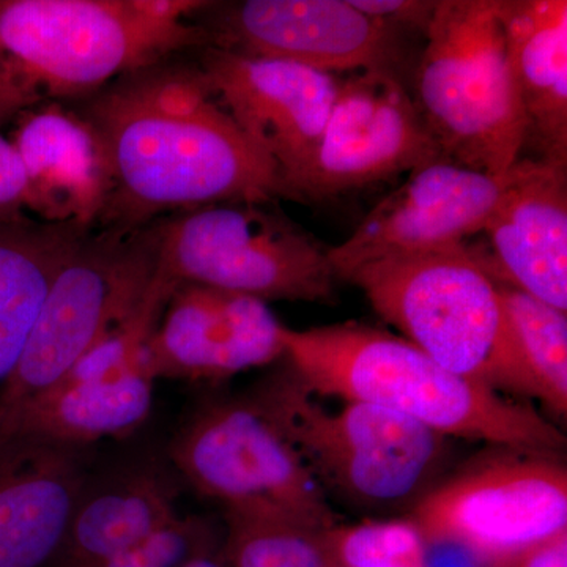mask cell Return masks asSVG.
<instances>
[{"label": "cell", "mask_w": 567, "mask_h": 567, "mask_svg": "<svg viewBox=\"0 0 567 567\" xmlns=\"http://www.w3.org/2000/svg\"><path fill=\"white\" fill-rule=\"evenodd\" d=\"M66 106L91 123L110 158L114 186L100 229H140L204 205L292 199L194 52L130 71Z\"/></svg>", "instance_id": "1"}, {"label": "cell", "mask_w": 567, "mask_h": 567, "mask_svg": "<svg viewBox=\"0 0 567 567\" xmlns=\"http://www.w3.org/2000/svg\"><path fill=\"white\" fill-rule=\"evenodd\" d=\"M203 0H0V130L122 74L210 47Z\"/></svg>", "instance_id": "2"}, {"label": "cell", "mask_w": 567, "mask_h": 567, "mask_svg": "<svg viewBox=\"0 0 567 567\" xmlns=\"http://www.w3.org/2000/svg\"><path fill=\"white\" fill-rule=\"evenodd\" d=\"M284 350L293 374L316 398L380 406L446 439L565 451V434L528 402L453 374L412 342L379 328L354 322L284 327Z\"/></svg>", "instance_id": "3"}, {"label": "cell", "mask_w": 567, "mask_h": 567, "mask_svg": "<svg viewBox=\"0 0 567 567\" xmlns=\"http://www.w3.org/2000/svg\"><path fill=\"white\" fill-rule=\"evenodd\" d=\"M344 281L442 368L503 394L536 399L498 281L465 245L382 257Z\"/></svg>", "instance_id": "4"}, {"label": "cell", "mask_w": 567, "mask_h": 567, "mask_svg": "<svg viewBox=\"0 0 567 567\" xmlns=\"http://www.w3.org/2000/svg\"><path fill=\"white\" fill-rule=\"evenodd\" d=\"M256 395L328 499L369 513L413 511L445 477L450 439L410 417L363 402L331 412L290 368Z\"/></svg>", "instance_id": "5"}, {"label": "cell", "mask_w": 567, "mask_h": 567, "mask_svg": "<svg viewBox=\"0 0 567 567\" xmlns=\"http://www.w3.org/2000/svg\"><path fill=\"white\" fill-rule=\"evenodd\" d=\"M412 96L443 159L491 175H505L520 159L527 123L496 0H439Z\"/></svg>", "instance_id": "6"}, {"label": "cell", "mask_w": 567, "mask_h": 567, "mask_svg": "<svg viewBox=\"0 0 567 567\" xmlns=\"http://www.w3.org/2000/svg\"><path fill=\"white\" fill-rule=\"evenodd\" d=\"M158 267L173 281L265 301L333 303L336 274L320 245L275 203H223L156 219Z\"/></svg>", "instance_id": "7"}, {"label": "cell", "mask_w": 567, "mask_h": 567, "mask_svg": "<svg viewBox=\"0 0 567 567\" xmlns=\"http://www.w3.org/2000/svg\"><path fill=\"white\" fill-rule=\"evenodd\" d=\"M158 244L155 221L132 230L95 227L82 238L55 275L20 360L0 388V427L137 311L158 275Z\"/></svg>", "instance_id": "8"}, {"label": "cell", "mask_w": 567, "mask_h": 567, "mask_svg": "<svg viewBox=\"0 0 567 567\" xmlns=\"http://www.w3.org/2000/svg\"><path fill=\"white\" fill-rule=\"evenodd\" d=\"M183 480L226 517L324 532L339 524L330 499L257 395L205 405L169 447Z\"/></svg>", "instance_id": "9"}, {"label": "cell", "mask_w": 567, "mask_h": 567, "mask_svg": "<svg viewBox=\"0 0 567 567\" xmlns=\"http://www.w3.org/2000/svg\"><path fill=\"white\" fill-rule=\"evenodd\" d=\"M427 547L461 548L483 566L567 528L561 454L495 447L458 468L412 511Z\"/></svg>", "instance_id": "10"}, {"label": "cell", "mask_w": 567, "mask_h": 567, "mask_svg": "<svg viewBox=\"0 0 567 567\" xmlns=\"http://www.w3.org/2000/svg\"><path fill=\"white\" fill-rule=\"evenodd\" d=\"M193 21L218 50L334 76L380 71L402 81L410 58L404 29L361 13L347 0L208 2Z\"/></svg>", "instance_id": "11"}, {"label": "cell", "mask_w": 567, "mask_h": 567, "mask_svg": "<svg viewBox=\"0 0 567 567\" xmlns=\"http://www.w3.org/2000/svg\"><path fill=\"white\" fill-rule=\"evenodd\" d=\"M442 153L404 81L363 71L341 80L311 162L292 186L300 203L330 199L417 169Z\"/></svg>", "instance_id": "12"}, {"label": "cell", "mask_w": 567, "mask_h": 567, "mask_svg": "<svg viewBox=\"0 0 567 567\" xmlns=\"http://www.w3.org/2000/svg\"><path fill=\"white\" fill-rule=\"evenodd\" d=\"M213 92L249 141L292 186L315 155L341 80L287 61L207 47L194 51Z\"/></svg>", "instance_id": "13"}, {"label": "cell", "mask_w": 567, "mask_h": 567, "mask_svg": "<svg viewBox=\"0 0 567 567\" xmlns=\"http://www.w3.org/2000/svg\"><path fill=\"white\" fill-rule=\"evenodd\" d=\"M506 174L480 173L447 159L412 171L346 241L328 248L336 278L344 281L354 268L382 257L465 245L486 227Z\"/></svg>", "instance_id": "14"}, {"label": "cell", "mask_w": 567, "mask_h": 567, "mask_svg": "<svg viewBox=\"0 0 567 567\" xmlns=\"http://www.w3.org/2000/svg\"><path fill=\"white\" fill-rule=\"evenodd\" d=\"M286 357L284 324L265 301L181 282L145 347L153 380L221 382Z\"/></svg>", "instance_id": "15"}, {"label": "cell", "mask_w": 567, "mask_h": 567, "mask_svg": "<svg viewBox=\"0 0 567 567\" xmlns=\"http://www.w3.org/2000/svg\"><path fill=\"white\" fill-rule=\"evenodd\" d=\"M483 233L496 281L567 311V164L518 159Z\"/></svg>", "instance_id": "16"}, {"label": "cell", "mask_w": 567, "mask_h": 567, "mask_svg": "<svg viewBox=\"0 0 567 567\" xmlns=\"http://www.w3.org/2000/svg\"><path fill=\"white\" fill-rule=\"evenodd\" d=\"M13 123L10 141L28 178V212L41 221L96 227L114 181L91 123L62 103L43 104Z\"/></svg>", "instance_id": "17"}, {"label": "cell", "mask_w": 567, "mask_h": 567, "mask_svg": "<svg viewBox=\"0 0 567 567\" xmlns=\"http://www.w3.org/2000/svg\"><path fill=\"white\" fill-rule=\"evenodd\" d=\"M153 385L147 364L114 365L84 354L0 427V446L32 442L80 450L130 434L151 413Z\"/></svg>", "instance_id": "18"}, {"label": "cell", "mask_w": 567, "mask_h": 567, "mask_svg": "<svg viewBox=\"0 0 567 567\" xmlns=\"http://www.w3.org/2000/svg\"><path fill=\"white\" fill-rule=\"evenodd\" d=\"M84 491L80 451L0 446V567H51Z\"/></svg>", "instance_id": "19"}, {"label": "cell", "mask_w": 567, "mask_h": 567, "mask_svg": "<svg viewBox=\"0 0 567 567\" xmlns=\"http://www.w3.org/2000/svg\"><path fill=\"white\" fill-rule=\"evenodd\" d=\"M507 70L537 159L567 164V2L496 0Z\"/></svg>", "instance_id": "20"}, {"label": "cell", "mask_w": 567, "mask_h": 567, "mask_svg": "<svg viewBox=\"0 0 567 567\" xmlns=\"http://www.w3.org/2000/svg\"><path fill=\"white\" fill-rule=\"evenodd\" d=\"M178 516L173 484L152 470L85 487L51 567H102Z\"/></svg>", "instance_id": "21"}, {"label": "cell", "mask_w": 567, "mask_h": 567, "mask_svg": "<svg viewBox=\"0 0 567 567\" xmlns=\"http://www.w3.org/2000/svg\"><path fill=\"white\" fill-rule=\"evenodd\" d=\"M92 229L32 216L0 223V388L20 360L55 275Z\"/></svg>", "instance_id": "22"}, {"label": "cell", "mask_w": 567, "mask_h": 567, "mask_svg": "<svg viewBox=\"0 0 567 567\" xmlns=\"http://www.w3.org/2000/svg\"><path fill=\"white\" fill-rule=\"evenodd\" d=\"M499 295L536 388L557 415L567 412V317L554 306L498 282Z\"/></svg>", "instance_id": "23"}, {"label": "cell", "mask_w": 567, "mask_h": 567, "mask_svg": "<svg viewBox=\"0 0 567 567\" xmlns=\"http://www.w3.org/2000/svg\"><path fill=\"white\" fill-rule=\"evenodd\" d=\"M322 544L333 567H427V544L410 517L339 522L322 532Z\"/></svg>", "instance_id": "24"}, {"label": "cell", "mask_w": 567, "mask_h": 567, "mask_svg": "<svg viewBox=\"0 0 567 567\" xmlns=\"http://www.w3.org/2000/svg\"><path fill=\"white\" fill-rule=\"evenodd\" d=\"M223 555L230 567H330L322 532L226 517Z\"/></svg>", "instance_id": "25"}, {"label": "cell", "mask_w": 567, "mask_h": 567, "mask_svg": "<svg viewBox=\"0 0 567 567\" xmlns=\"http://www.w3.org/2000/svg\"><path fill=\"white\" fill-rule=\"evenodd\" d=\"M218 544L210 527L200 518L178 516L140 546L102 567H183Z\"/></svg>", "instance_id": "26"}, {"label": "cell", "mask_w": 567, "mask_h": 567, "mask_svg": "<svg viewBox=\"0 0 567 567\" xmlns=\"http://www.w3.org/2000/svg\"><path fill=\"white\" fill-rule=\"evenodd\" d=\"M28 215V178L17 148L0 133V223Z\"/></svg>", "instance_id": "27"}, {"label": "cell", "mask_w": 567, "mask_h": 567, "mask_svg": "<svg viewBox=\"0 0 567 567\" xmlns=\"http://www.w3.org/2000/svg\"><path fill=\"white\" fill-rule=\"evenodd\" d=\"M354 9L406 32L427 31L439 0H349Z\"/></svg>", "instance_id": "28"}, {"label": "cell", "mask_w": 567, "mask_h": 567, "mask_svg": "<svg viewBox=\"0 0 567 567\" xmlns=\"http://www.w3.org/2000/svg\"><path fill=\"white\" fill-rule=\"evenodd\" d=\"M481 567H567V528Z\"/></svg>", "instance_id": "29"}, {"label": "cell", "mask_w": 567, "mask_h": 567, "mask_svg": "<svg viewBox=\"0 0 567 567\" xmlns=\"http://www.w3.org/2000/svg\"><path fill=\"white\" fill-rule=\"evenodd\" d=\"M221 547L223 543L208 548V550L203 551V554L196 555V557L189 559L183 567H230L229 563L224 558Z\"/></svg>", "instance_id": "30"}, {"label": "cell", "mask_w": 567, "mask_h": 567, "mask_svg": "<svg viewBox=\"0 0 567 567\" xmlns=\"http://www.w3.org/2000/svg\"><path fill=\"white\" fill-rule=\"evenodd\" d=\"M330 567H333V566H330Z\"/></svg>", "instance_id": "31"}]
</instances>
